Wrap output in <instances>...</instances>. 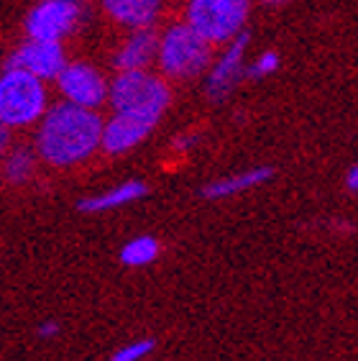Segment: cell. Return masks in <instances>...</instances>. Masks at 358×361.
I'll return each mask as SVG.
<instances>
[{
    "label": "cell",
    "instance_id": "1",
    "mask_svg": "<svg viewBox=\"0 0 358 361\" xmlns=\"http://www.w3.org/2000/svg\"><path fill=\"white\" fill-rule=\"evenodd\" d=\"M103 128L105 123L92 108L62 100L49 108L39 123L36 152L54 167H72L103 146Z\"/></svg>",
    "mask_w": 358,
    "mask_h": 361
},
{
    "label": "cell",
    "instance_id": "2",
    "mask_svg": "<svg viewBox=\"0 0 358 361\" xmlns=\"http://www.w3.org/2000/svg\"><path fill=\"white\" fill-rule=\"evenodd\" d=\"M169 100H172V92L164 80H159L146 70L118 72V77L111 82V105L116 113L159 123Z\"/></svg>",
    "mask_w": 358,
    "mask_h": 361
},
{
    "label": "cell",
    "instance_id": "3",
    "mask_svg": "<svg viewBox=\"0 0 358 361\" xmlns=\"http://www.w3.org/2000/svg\"><path fill=\"white\" fill-rule=\"evenodd\" d=\"M47 111V90L42 77L6 67L0 77V123L6 128H21L42 121Z\"/></svg>",
    "mask_w": 358,
    "mask_h": 361
},
{
    "label": "cell",
    "instance_id": "4",
    "mask_svg": "<svg viewBox=\"0 0 358 361\" xmlns=\"http://www.w3.org/2000/svg\"><path fill=\"white\" fill-rule=\"evenodd\" d=\"M156 62L166 77L200 75L210 67V42L190 23H177L159 39Z\"/></svg>",
    "mask_w": 358,
    "mask_h": 361
},
{
    "label": "cell",
    "instance_id": "5",
    "mask_svg": "<svg viewBox=\"0 0 358 361\" xmlns=\"http://www.w3.org/2000/svg\"><path fill=\"white\" fill-rule=\"evenodd\" d=\"M251 0H190L187 23L210 44H228L243 34Z\"/></svg>",
    "mask_w": 358,
    "mask_h": 361
},
{
    "label": "cell",
    "instance_id": "6",
    "mask_svg": "<svg viewBox=\"0 0 358 361\" xmlns=\"http://www.w3.org/2000/svg\"><path fill=\"white\" fill-rule=\"evenodd\" d=\"M85 18V8L80 0H39L28 11L26 36L28 39H44V42H62L72 34Z\"/></svg>",
    "mask_w": 358,
    "mask_h": 361
},
{
    "label": "cell",
    "instance_id": "7",
    "mask_svg": "<svg viewBox=\"0 0 358 361\" xmlns=\"http://www.w3.org/2000/svg\"><path fill=\"white\" fill-rule=\"evenodd\" d=\"M59 92L64 100L82 108H100L111 97V87L103 80V75L87 62H67L59 77H56Z\"/></svg>",
    "mask_w": 358,
    "mask_h": 361
},
{
    "label": "cell",
    "instance_id": "8",
    "mask_svg": "<svg viewBox=\"0 0 358 361\" xmlns=\"http://www.w3.org/2000/svg\"><path fill=\"white\" fill-rule=\"evenodd\" d=\"M246 47H248V34H238L233 42H228L226 51H223L218 59L213 62L210 72H207L205 80V92L210 100H226L230 92L238 87L243 77H246Z\"/></svg>",
    "mask_w": 358,
    "mask_h": 361
},
{
    "label": "cell",
    "instance_id": "9",
    "mask_svg": "<svg viewBox=\"0 0 358 361\" xmlns=\"http://www.w3.org/2000/svg\"><path fill=\"white\" fill-rule=\"evenodd\" d=\"M6 67L26 70L42 80H56L67 67L62 42H44V39H26L13 54L6 59Z\"/></svg>",
    "mask_w": 358,
    "mask_h": 361
},
{
    "label": "cell",
    "instance_id": "10",
    "mask_svg": "<svg viewBox=\"0 0 358 361\" xmlns=\"http://www.w3.org/2000/svg\"><path fill=\"white\" fill-rule=\"evenodd\" d=\"M152 121L136 118V116H125V113H116L103 128V149L108 154H125L136 149L141 141L154 131Z\"/></svg>",
    "mask_w": 358,
    "mask_h": 361
},
{
    "label": "cell",
    "instance_id": "11",
    "mask_svg": "<svg viewBox=\"0 0 358 361\" xmlns=\"http://www.w3.org/2000/svg\"><path fill=\"white\" fill-rule=\"evenodd\" d=\"M159 39L161 36L154 34L152 28H133V34L116 54L118 72L146 70L154 59H159Z\"/></svg>",
    "mask_w": 358,
    "mask_h": 361
},
{
    "label": "cell",
    "instance_id": "12",
    "mask_svg": "<svg viewBox=\"0 0 358 361\" xmlns=\"http://www.w3.org/2000/svg\"><path fill=\"white\" fill-rule=\"evenodd\" d=\"M103 11L128 28H149L161 11V0H103Z\"/></svg>",
    "mask_w": 358,
    "mask_h": 361
},
{
    "label": "cell",
    "instance_id": "13",
    "mask_svg": "<svg viewBox=\"0 0 358 361\" xmlns=\"http://www.w3.org/2000/svg\"><path fill=\"white\" fill-rule=\"evenodd\" d=\"M146 192H149V188L141 180H128L123 185L105 190L100 195L82 197V200L77 202V210H82V213H108V210L123 208V205H131V202L141 200Z\"/></svg>",
    "mask_w": 358,
    "mask_h": 361
},
{
    "label": "cell",
    "instance_id": "14",
    "mask_svg": "<svg viewBox=\"0 0 358 361\" xmlns=\"http://www.w3.org/2000/svg\"><path fill=\"white\" fill-rule=\"evenodd\" d=\"M274 177V169L271 167H254L246 169V172L230 174V177H223V180H215L210 185L202 188V197L207 200H226V197H233V195H241L246 190H254L264 182H268Z\"/></svg>",
    "mask_w": 358,
    "mask_h": 361
},
{
    "label": "cell",
    "instance_id": "15",
    "mask_svg": "<svg viewBox=\"0 0 358 361\" xmlns=\"http://www.w3.org/2000/svg\"><path fill=\"white\" fill-rule=\"evenodd\" d=\"M159 257V241L154 236H136L123 243L121 264L125 267H149Z\"/></svg>",
    "mask_w": 358,
    "mask_h": 361
},
{
    "label": "cell",
    "instance_id": "16",
    "mask_svg": "<svg viewBox=\"0 0 358 361\" xmlns=\"http://www.w3.org/2000/svg\"><path fill=\"white\" fill-rule=\"evenodd\" d=\"M3 172H6V180L13 182V185L26 182L31 177V172H34V154L28 152V149H13L6 157Z\"/></svg>",
    "mask_w": 358,
    "mask_h": 361
},
{
    "label": "cell",
    "instance_id": "17",
    "mask_svg": "<svg viewBox=\"0 0 358 361\" xmlns=\"http://www.w3.org/2000/svg\"><path fill=\"white\" fill-rule=\"evenodd\" d=\"M154 346H156L154 338L131 341V343H123V346L118 348L116 354L111 356V361H144L154 351Z\"/></svg>",
    "mask_w": 358,
    "mask_h": 361
},
{
    "label": "cell",
    "instance_id": "18",
    "mask_svg": "<svg viewBox=\"0 0 358 361\" xmlns=\"http://www.w3.org/2000/svg\"><path fill=\"white\" fill-rule=\"evenodd\" d=\"M279 62H282V59H279L276 51H264V54L256 56V62L246 70V77L248 80H261V77L274 75V72L279 70Z\"/></svg>",
    "mask_w": 358,
    "mask_h": 361
},
{
    "label": "cell",
    "instance_id": "19",
    "mask_svg": "<svg viewBox=\"0 0 358 361\" xmlns=\"http://www.w3.org/2000/svg\"><path fill=\"white\" fill-rule=\"evenodd\" d=\"M36 334H39V338H54L59 334V323L56 320H44L42 326L36 328Z\"/></svg>",
    "mask_w": 358,
    "mask_h": 361
},
{
    "label": "cell",
    "instance_id": "20",
    "mask_svg": "<svg viewBox=\"0 0 358 361\" xmlns=\"http://www.w3.org/2000/svg\"><path fill=\"white\" fill-rule=\"evenodd\" d=\"M345 188L351 190L353 195H358V164H353L348 169V174H345Z\"/></svg>",
    "mask_w": 358,
    "mask_h": 361
},
{
    "label": "cell",
    "instance_id": "21",
    "mask_svg": "<svg viewBox=\"0 0 358 361\" xmlns=\"http://www.w3.org/2000/svg\"><path fill=\"white\" fill-rule=\"evenodd\" d=\"M197 144V136H192V133H185V136H179L177 141H174V149H179V152H185V149H190V146Z\"/></svg>",
    "mask_w": 358,
    "mask_h": 361
},
{
    "label": "cell",
    "instance_id": "22",
    "mask_svg": "<svg viewBox=\"0 0 358 361\" xmlns=\"http://www.w3.org/2000/svg\"><path fill=\"white\" fill-rule=\"evenodd\" d=\"M264 6H271V8H276V6H284V3H290V0H261Z\"/></svg>",
    "mask_w": 358,
    "mask_h": 361
}]
</instances>
